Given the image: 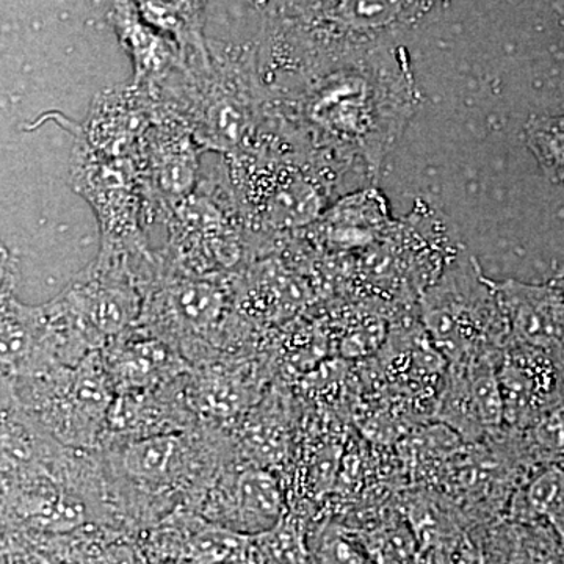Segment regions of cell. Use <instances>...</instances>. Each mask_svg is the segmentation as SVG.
<instances>
[{
  "label": "cell",
  "instance_id": "obj_1",
  "mask_svg": "<svg viewBox=\"0 0 564 564\" xmlns=\"http://www.w3.org/2000/svg\"><path fill=\"white\" fill-rule=\"evenodd\" d=\"M265 118L370 184L421 109L410 54L364 52L263 90Z\"/></svg>",
  "mask_w": 564,
  "mask_h": 564
},
{
  "label": "cell",
  "instance_id": "obj_2",
  "mask_svg": "<svg viewBox=\"0 0 564 564\" xmlns=\"http://www.w3.org/2000/svg\"><path fill=\"white\" fill-rule=\"evenodd\" d=\"M220 158L256 252L311 228L358 181L372 187L267 118L245 147Z\"/></svg>",
  "mask_w": 564,
  "mask_h": 564
},
{
  "label": "cell",
  "instance_id": "obj_3",
  "mask_svg": "<svg viewBox=\"0 0 564 564\" xmlns=\"http://www.w3.org/2000/svg\"><path fill=\"white\" fill-rule=\"evenodd\" d=\"M262 90L281 82L397 44L432 18L440 2H258Z\"/></svg>",
  "mask_w": 564,
  "mask_h": 564
},
{
  "label": "cell",
  "instance_id": "obj_4",
  "mask_svg": "<svg viewBox=\"0 0 564 564\" xmlns=\"http://www.w3.org/2000/svg\"><path fill=\"white\" fill-rule=\"evenodd\" d=\"M209 70H177L151 93L163 109L184 121L206 154L229 155L265 121L258 39L237 44L209 36Z\"/></svg>",
  "mask_w": 564,
  "mask_h": 564
},
{
  "label": "cell",
  "instance_id": "obj_5",
  "mask_svg": "<svg viewBox=\"0 0 564 564\" xmlns=\"http://www.w3.org/2000/svg\"><path fill=\"white\" fill-rule=\"evenodd\" d=\"M162 265L188 276H234L256 254L221 158L203 169L198 187L166 217Z\"/></svg>",
  "mask_w": 564,
  "mask_h": 564
},
{
  "label": "cell",
  "instance_id": "obj_6",
  "mask_svg": "<svg viewBox=\"0 0 564 564\" xmlns=\"http://www.w3.org/2000/svg\"><path fill=\"white\" fill-rule=\"evenodd\" d=\"M2 383L3 402L17 406L63 447L102 448L117 392L101 351L91 352L76 367H52Z\"/></svg>",
  "mask_w": 564,
  "mask_h": 564
},
{
  "label": "cell",
  "instance_id": "obj_7",
  "mask_svg": "<svg viewBox=\"0 0 564 564\" xmlns=\"http://www.w3.org/2000/svg\"><path fill=\"white\" fill-rule=\"evenodd\" d=\"M419 318L448 366L499 358L510 344L496 281L466 252L423 293Z\"/></svg>",
  "mask_w": 564,
  "mask_h": 564
},
{
  "label": "cell",
  "instance_id": "obj_8",
  "mask_svg": "<svg viewBox=\"0 0 564 564\" xmlns=\"http://www.w3.org/2000/svg\"><path fill=\"white\" fill-rule=\"evenodd\" d=\"M73 139L69 184L95 212L98 258L131 262L144 284H150L158 276L159 254L144 232L147 202L139 165L131 159L104 158L79 137Z\"/></svg>",
  "mask_w": 564,
  "mask_h": 564
},
{
  "label": "cell",
  "instance_id": "obj_9",
  "mask_svg": "<svg viewBox=\"0 0 564 564\" xmlns=\"http://www.w3.org/2000/svg\"><path fill=\"white\" fill-rule=\"evenodd\" d=\"M234 276H188L165 269L144 293L139 325L158 334L188 362H209L232 340Z\"/></svg>",
  "mask_w": 564,
  "mask_h": 564
},
{
  "label": "cell",
  "instance_id": "obj_10",
  "mask_svg": "<svg viewBox=\"0 0 564 564\" xmlns=\"http://www.w3.org/2000/svg\"><path fill=\"white\" fill-rule=\"evenodd\" d=\"M204 155L206 151L184 121L158 102V117L135 161L143 182L148 223L165 221L196 191Z\"/></svg>",
  "mask_w": 564,
  "mask_h": 564
},
{
  "label": "cell",
  "instance_id": "obj_11",
  "mask_svg": "<svg viewBox=\"0 0 564 564\" xmlns=\"http://www.w3.org/2000/svg\"><path fill=\"white\" fill-rule=\"evenodd\" d=\"M198 448L188 433L126 441L104 447V470L111 485L126 489L113 496L170 499L185 486H195Z\"/></svg>",
  "mask_w": 564,
  "mask_h": 564
},
{
  "label": "cell",
  "instance_id": "obj_12",
  "mask_svg": "<svg viewBox=\"0 0 564 564\" xmlns=\"http://www.w3.org/2000/svg\"><path fill=\"white\" fill-rule=\"evenodd\" d=\"M62 293L99 350L139 325L143 313L139 274L132 263L117 259L96 256Z\"/></svg>",
  "mask_w": 564,
  "mask_h": 564
},
{
  "label": "cell",
  "instance_id": "obj_13",
  "mask_svg": "<svg viewBox=\"0 0 564 564\" xmlns=\"http://www.w3.org/2000/svg\"><path fill=\"white\" fill-rule=\"evenodd\" d=\"M499 359L448 366L433 421L447 426L464 444L486 443L507 429L497 377Z\"/></svg>",
  "mask_w": 564,
  "mask_h": 564
},
{
  "label": "cell",
  "instance_id": "obj_14",
  "mask_svg": "<svg viewBox=\"0 0 564 564\" xmlns=\"http://www.w3.org/2000/svg\"><path fill=\"white\" fill-rule=\"evenodd\" d=\"M155 117L154 95L129 82L98 93L82 124L66 118L61 121L70 135L79 137L99 155L137 161Z\"/></svg>",
  "mask_w": 564,
  "mask_h": 564
},
{
  "label": "cell",
  "instance_id": "obj_15",
  "mask_svg": "<svg viewBox=\"0 0 564 564\" xmlns=\"http://www.w3.org/2000/svg\"><path fill=\"white\" fill-rule=\"evenodd\" d=\"M203 510L210 522L248 536L270 532L288 514L280 478L254 463L228 470L210 485Z\"/></svg>",
  "mask_w": 564,
  "mask_h": 564
},
{
  "label": "cell",
  "instance_id": "obj_16",
  "mask_svg": "<svg viewBox=\"0 0 564 564\" xmlns=\"http://www.w3.org/2000/svg\"><path fill=\"white\" fill-rule=\"evenodd\" d=\"M505 425L524 430L564 402V362L527 345L510 343L497 364Z\"/></svg>",
  "mask_w": 564,
  "mask_h": 564
},
{
  "label": "cell",
  "instance_id": "obj_17",
  "mask_svg": "<svg viewBox=\"0 0 564 564\" xmlns=\"http://www.w3.org/2000/svg\"><path fill=\"white\" fill-rule=\"evenodd\" d=\"M101 355L117 395L154 391L176 383L192 370L177 348L141 325L111 340Z\"/></svg>",
  "mask_w": 564,
  "mask_h": 564
},
{
  "label": "cell",
  "instance_id": "obj_18",
  "mask_svg": "<svg viewBox=\"0 0 564 564\" xmlns=\"http://www.w3.org/2000/svg\"><path fill=\"white\" fill-rule=\"evenodd\" d=\"M510 343L527 345L564 362V293L551 280L496 281Z\"/></svg>",
  "mask_w": 564,
  "mask_h": 564
},
{
  "label": "cell",
  "instance_id": "obj_19",
  "mask_svg": "<svg viewBox=\"0 0 564 564\" xmlns=\"http://www.w3.org/2000/svg\"><path fill=\"white\" fill-rule=\"evenodd\" d=\"M180 381L154 391L115 397L107 417L102 448L126 441L187 433L192 429L193 410L185 384L180 389L174 388Z\"/></svg>",
  "mask_w": 564,
  "mask_h": 564
},
{
  "label": "cell",
  "instance_id": "obj_20",
  "mask_svg": "<svg viewBox=\"0 0 564 564\" xmlns=\"http://www.w3.org/2000/svg\"><path fill=\"white\" fill-rule=\"evenodd\" d=\"M106 21L131 58V82L137 87L158 90L177 70L185 69L176 44L143 20L135 2L109 3Z\"/></svg>",
  "mask_w": 564,
  "mask_h": 564
},
{
  "label": "cell",
  "instance_id": "obj_21",
  "mask_svg": "<svg viewBox=\"0 0 564 564\" xmlns=\"http://www.w3.org/2000/svg\"><path fill=\"white\" fill-rule=\"evenodd\" d=\"M155 541L192 564H256L259 555L248 534L184 513L169 518Z\"/></svg>",
  "mask_w": 564,
  "mask_h": 564
},
{
  "label": "cell",
  "instance_id": "obj_22",
  "mask_svg": "<svg viewBox=\"0 0 564 564\" xmlns=\"http://www.w3.org/2000/svg\"><path fill=\"white\" fill-rule=\"evenodd\" d=\"M393 223L384 196L367 187L337 199L311 228L325 247L345 251L377 245Z\"/></svg>",
  "mask_w": 564,
  "mask_h": 564
},
{
  "label": "cell",
  "instance_id": "obj_23",
  "mask_svg": "<svg viewBox=\"0 0 564 564\" xmlns=\"http://www.w3.org/2000/svg\"><path fill=\"white\" fill-rule=\"evenodd\" d=\"M185 392L193 413L229 421L258 402V372L251 366L204 362L198 372L187 375Z\"/></svg>",
  "mask_w": 564,
  "mask_h": 564
},
{
  "label": "cell",
  "instance_id": "obj_24",
  "mask_svg": "<svg viewBox=\"0 0 564 564\" xmlns=\"http://www.w3.org/2000/svg\"><path fill=\"white\" fill-rule=\"evenodd\" d=\"M135 3L143 20L176 44L185 69L198 73L212 68L209 35L206 32L210 3L185 0H141Z\"/></svg>",
  "mask_w": 564,
  "mask_h": 564
},
{
  "label": "cell",
  "instance_id": "obj_25",
  "mask_svg": "<svg viewBox=\"0 0 564 564\" xmlns=\"http://www.w3.org/2000/svg\"><path fill=\"white\" fill-rule=\"evenodd\" d=\"M499 564H564V549L549 527L500 518L477 527Z\"/></svg>",
  "mask_w": 564,
  "mask_h": 564
},
{
  "label": "cell",
  "instance_id": "obj_26",
  "mask_svg": "<svg viewBox=\"0 0 564 564\" xmlns=\"http://www.w3.org/2000/svg\"><path fill=\"white\" fill-rule=\"evenodd\" d=\"M505 518L549 527L564 549V467H540L527 475Z\"/></svg>",
  "mask_w": 564,
  "mask_h": 564
},
{
  "label": "cell",
  "instance_id": "obj_27",
  "mask_svg": "<svg viewBox=\"0 0 564 564\" xmlns=\"http://www.w3.org/2000/svg\"><path fill=\"white\" fill-rule=\"evenodd\" d=\"M351 532L373 564H419L417 541L395 502L372 522Z\"/></svg>",
  "mask_w": 564,
  "mask_h": 564
},
{
  "label": "cell",
  "instance_id": "obj_28",
  "mask_svg": "<svg viewBox=\"0 0 564 564\" xmlns=\"http://www.w3.org/2000/svg\"><path fill=\"white\" fill-rule=\"evenodd\" d=\"M511 433L530 470L545 466L564 467V402L540 415L524 430H511Z\"/></svg>",
  "mask_w": 564,
  "mask_h": 564
},
{
  "label": "cell",
  "instance_id": "obj_29",
  "mask_svg": "<svg viewBox=\"0 0 564 564\" xmlns=\"http://www.w3.org/2000/svg\"><path fill=\"white\" fill-rule=\"evenodd\" d=\"M291 414L284 400L273 397L263 410L252 415L247 429V443L251 445L256 464L262 467L281 464L291 447Z\"/></svg>",
  "mask_w": 564,
  "mask_h": 564
},
{
  "label": "cell",
  "instance_id": "obj_30",
  "mask_svg": "<svg viewBox=\"0 0 564 564\" xmlns=\"http://www.w3.org/2000/svg\"><path fill=\"white\" fill-rule=\"evenodd\" d=\"M524 140L544 176L554 184H564V113L530 118Z\"/></svg>",
  "mask_w": 564,
  "mask_h": 564
},
{
  "label": "cell",
  "instance_id": "obj_31",
  "mask_svg": "<svg viewBox=\"0 0 564 564\" xmlns=\"http://www.w3.org/2000/svg\"><path fill=\"white\" fill-rule=\"evenodd\" d=\"M256 544H258L259 554L274 564H310L302 522L295 514H285L273 530L259 534Z\"/></svg>",
  "mask_w": 564,
  "mask_h": 564
},
{
  "label": "cell",
  "instance_id": "obj_32",
  "mask_svg": "<svg viewBox=\"0 0 564 564\" xmlns=\"http://www.w3.org/2000/svg\"><path fill=\"white\" fill-rule=\"evenodd\" d=\"M77 564H143L139 552L122 541H109L102 534L77 541Z\"/></svg>",
  "mask_w": 564,
  "mask_h": 564
},
{
  "label": "cell",
  "instance_id": "obj_33",
  "mask_svg": "<svg viewBox=\"0 0 564 564\" xmlns=\"http://www.w3.org/2000/svg\"><path fill=\"white\" fill-rule=\"evenodd\" d=\"M455 564H486V560L484 554H481L480 549L474 544V541H470L469 538H467L462 552L456 556Z\"/></svg>",
  "mask_w": 564,
  "mask_h": 564
},
{
  "label": "cell",
  "instance_id": "obj_34",
  "mask_svg": "<svg viewBox=\"0 0 564 564\" xmlns=\"http://www.w3.org/2000/svg\"><path fill=\"white\" fill-rule=\"evenodd\" d=\"M3 564H41V562L35 556L24 554V552H9Z\"/></svg>",
  "mask_w": 564,
  "mask_h": 564
},
{
  "label": "cell",
  "instance_id": "obj_35",
  "mask_svg": "<svg viewBox=\"0 0 564 564\" xmlns=\"http://www.w3.org/2000/svg\"><path fill=\"white\" fill-rule=\"evenodd\" d=\"M551 281L564 293V267L551 278Z\"/></svg>",
  "mask_w": 564,
  "mask_h": 564
}]
</instances>
